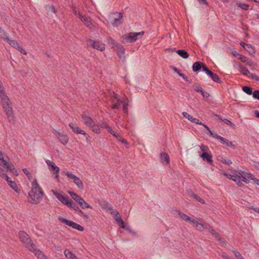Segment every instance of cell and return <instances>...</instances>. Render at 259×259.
<instances>
[{
    "instance_id": "obj_24",
    "label": "cell",
    "mask_w": 259,
    "mask_h": 259,
    "mask_svg": "<svg viewBox=\"0 0 259 259\" xmlns=\"http://www.w3.org/2000/svg\"><path fill=\"white\" fill-rule=\"evenodd\" d=\"M208 229H209V230L210 231V232L212 233V234L213 235L214 237H215V238H216L218 241H219L220 243H221V244H222V245H226V241H225V240H224L223 238H222L220 236V235L215 230H214V229H213L211 227H210V226H209V227H208Z\"/></svg>"
},
{
    "instance_id": "obj_39",
    "label": "cell",
    "mask_w": 259,
    "mask_h": 259,
    "mask_svg": "<svg viewBox=\"0 0 259 259\" xmlns=\"http://www.w3.org/2000/svg\"><path fill=\"white\" fill-rule=\"evenodd\" d=\"M218 117L221 120H222L224 123L228 125V126H230L231 127L234 128V125L232 123V122H230V120H227V119H224L223 117H221V116H218Z\"/></svg>"
},
{
    "instance_id": "obj_32",
    "label": "cell",
    "mask_w": 259,
    "mask_h": 259,
    "mask_svg": "<svg viewBox=\"0 0 259 259\" xmlns=\"http://www.w3.org/2000/svg\"><path fill=\"white\" fill-rule=\"evenodd\" d=\"M160 159L163 163L165 165H169L170 163V157L167 153L163 152L160 154Z\"/></svg>"
},
{
    "instance_id": "obj_49",
    "label": "cell",
    "mask_w": 259,
    "mask_h": 259,
    "mask_svg": "<svg viewBox=\"0 0 259 259\" xmlns=\"http://www.w3.org/2000/svg\"><path fill=\"white\" fill-rule=\"evenodd\" d=\"M253 97L255 99L259 100V91H255V92H253Z\"/></svg>"
},
{
    "instance_id": "obj_12",
    "label": "cell",
    "mask_w": 259,
    "mask_h": 259,
    "mask_svg": "<svg viewBox=\"0 0 259 259\" xmlns=\"http://www.w3.org/2000/svg\"><path fill=\"white\" fill-rule=\"evenodd\" d=\"M69 193L70 196L77 202L81 208L84 209H91L92 207L84 200L81 197L78 195L77 193L73 191H69Z\"/></svg>"
},
{
    "instance_id": "obj_48",
    "label": "cell",
    "mask_w": 259,
    "mask_h": 259,
    "mask_svg": "<svg viewBox=\"0 0 259 259\" xmlns=\"http://www.w3.org/2000/svg\"><path fill=\"white\" fill-rule=\"evenodd\" d=\"M123 108L124 112H125V113H128V103L127 102H125L124 103Z\"/></svg>"
},
{
    "instance_id": "obj_37",
    "label": "cell",
    "mask_w": 259,
    "mask_h": 259,
    "mask_svg": "<svg viewBox=\"0 0 259 259\" xmlns=\"http://www.w3.org/2000/svg\"><path fill=\"white\" fill-rule=\"evenodd\" d=\"M239 70H240V72L241 73H243L244 75H247V76H251V74L252 73H251L249 71L248 69H246L245 67H243V66H241L240 65V67H239Z\"/></svg>"
},
{
    "instance_id": "obj_44",
    "label": "cell",
    "mask_w": 259,
    "mask_h": 259,
    "mask_svg": "<svg viewBox=\"0 0 259 259\" xmlns=\"http://www.w3.org/2000/svg\"><path fill=\"white\" fill-rule=\"evenodd\" d=\"M237 6L238 7L241 8L243 10H248L249 8V6L248 5L245 4H243V3H237Z\"/></svg>"
},
{
    "instance_id": "obj_50",
    "label": "cell",
    "mask_w": 259,
    "mask_h": 259,
    "mask_svg": "<svg viewBox=\"0 0 259 259\" xmlns=\"http://www.w3.org/2000/svg\"><path fill=\"white\" fill-rule=\"evenodd\" d=\"M202 4L208 5V3L206 0H198Z\"/></svg>"
},
{
    "instance_id": "obj_1",
    "label": "cell",
    "mask_w": 259,
    "mask_h": 259,
    "mask_svg": "<svg viewBox=\"0 0 259 259\" xmlns=\"http://www.w3.org/2000/svg\"><path fill=\"white\" fill-rule=\"evenodd\" d=\"M0 99L1 102L2 106L3 107L8 120L10 123H13L15 122L14 113L13 112V108L11 102L6 94L4 86L1 80H0Z\"/></svg>"
},
{
    "instance_id": "obj_2",
    "label": "cell",
    "mask_w": 259,
    "mask_h": 259,
    "mask_svg": "<svg viewBox=\"0 0 259 259\" xmlns=\"http://www.w3.org/2000/svg\"><path fill=\"white\" fill-rule=\"evenodd\" d=\"M44 198V192L36 179L32 181V188L28 193V201L33 205L40 203Z\"/></svg>"
},
{
    "instance_id": "obj_19",
    "label": "cell",
    "mask_w": 259,
    "mask_h": 259,
    "mask_svg": "<svg viewBox=\"0 0 259 259\" xmlns=\"http://www.w3.org/2000/svg\"><path fill=\"white\" fill-rule=\"evenodd\" d=\"M210 135L212 137H213L216 138L221 143H222L223 144L225 145L226 146L231 148H233V149H234V145L230 141L228 140L227 139H225V138L223 137H221V136H219V135L213 133H212Z\"/></svg>"
},
{
    "instance_id": "obj_29",
    "label": "cell",
    "mask_w": 259,
    "mask_h": 259,
    "mask_svg": "<svg viewBox=\"0 0 259 259\" xmlns=\"http://www.w3.org/2000/svg\"><path fill=\"white\" fill-rule=\"evenodd\" d=\"M202 151H203V153H202L201 155L202 159H203V160L206 161V162L211 163L213 162V159H212V156L209 153V151H206V150H205L204 149L202 148Z\"/></svg>"
},
{
    "instance_id": "obj_20",
    "label": "cell",
    "mask_w": 259,
    "mask_h": 259,
    "mask_svg": "<svg viewBox=\"0 0 259 259\" xmlns=\"http://www.w3.org/2000/svg\"><path fill=\"white\" fill-rule=\"evenodd\" d=\"M52 130H53V133L56 135V137L58 138L59 140L60 141V142L62 144L65 145L67 144V143L69 142V137L66 135L60 133V132L56 130L55 129H53Z\"/></svg>"
},
{
    "instance_id": "obj_25",
    "label": "cell",
    "mask_w": 259,
    "mask_h": 259,
    "mask_svg": "<svg viewBox=\"0 0 259 259\" xmlns=\"http://www.w3.org/2000/svg\"><path fill=\"white\" fill-rule=\"evenodd\" d=\"M69 126L74 133L76 134L83 135L84 136H86V137H88L87 134L84 131L80 129V128H79V127L71 123L69 124Z\"/></svg>"
},
{
    "instance_id": "obj_31",
    "label": "cell",
    "mask_w": 259,
    "mask_h": 259,
    "mask_svg": "<svg viewBox=\"0 0 259 259\" xmlns=\"http://www.w3.org/2000/svg\"><path fill=\"white\" fill-rule=\"evenodd\" d=\"M36 258L38 259H48V257L46 256V255H45L44 253H43L42 251H41L40 249H37L33 252Z\"/></svg>"
},
{
    "instance_id": "obj_38",
    "label": "cell",
    "mask_w": 259,
    "mask_h": 259,
    "mask_svg": "<svg viewBox=\"0 0 259 259\" xmlns=\"http://www.w3.org/2000/svg\"><path fill=\"white\" fill-rule=\"evenodd\" d=\"M235 175H236V177L239 180H241L242 182H245V183H249V181L248 180V179H246L245 177L242 176L241 174L238 173V174H236Z\"/></svg>"
},
{
    "instance_id": "obj_28",
    "label": "cell",
    "mask_w": 259,
    "mask_h": 259,
    "mask_svg": "<svg viewBox=\"0 0 259 259\" xmlns=\"http://www.w3.org/2000/svg\"><path fill=\"white\" fill-rule=\"evenodd\" d=\"M239 173L241 174L242 176H244L245 177L247 178L248 179L252 180L253 181V182H255V184H256L258 186H259V180L258 179H257L256 178H255L253 175L249 173H246V172H244V171H239L238 172Z\"/></svg>"
},
{
    "instance_id": "obj_26",
    "label": "cell",
    "mask_w": 259,
    "mask_h": 259,
    "mask_svg": "<svg viewBox=\"0 0 259 259\" xmlns=\"http://www.w3.org/2000/svg\"><path fill=\"white\" fill-rule=\"evenodd\" d=\"M240 45L250 54L252 55H254L255 54L256 50L253 46H252L251 45L247 44L243 42H241Z\"/></svg>"
},
{
    "instance_id": "obj_46",
    "label": "cell",
    "mask_w": 259,
    "mask_h": 259,
    "mask_svg": "<svg viewBox=\"0 0 259 259\" xmlns=\"http://www.w3.org/2000/svg\"><path fill=\"white\" fill-rule=\"evenodd\" d=\"M220 159L223 163H226V164H227V165H230L232 163L230 160H229V159H227V158L222 157V158H220Z\"/></svg>"
},
{
    "instance_id": "obj_7",
    "label": "cell",
    "mask_w": 259,
    "mask_h": 259,
    "mask_svg": "<svg viewBox=\"0 0 259 259\" xmlns=\"http://www.w3.org/2000/svg\"><path fill=\"white\" fill-rule=\"evenodd\" d=\"M82 120L84 124L92 130V132L98 134L100 133V129L99 128V126H98L97 124L91 117L85 115H83Z\"/></svg>"
},
{
    "instance_id": "obj_21",
    "label": "cell",
    "mask_w": 259,
    "mask_h": 259,
    "mask_svg": "<svg viewBox=\"0 0 259 259\" xmlns=\"http://www.w3.org/2000/svg\"><path fill=\"white\" fill-rule=\"evenodd\" d=\"M232 54L236 58L238 59L239 60H241V61L243 62L244 63H246L249 65H253V61L252 60L249 58L245 57V56H243L239 54L238 53H237L236 52L233 51L231 52Z\"/></svg>"
},
{
    "instance_id": "obj_11",
    "label": "cell",
    "mask_w": 259,
    "mask_h": 259,
    "mask_svg": "<svg viewBox=\"0 0 259 259\" xmlns=\"http://www.w3.org/2000/svg\"><path fill=\"white\" fill-rule=\"evenodd\" d=\"M123 18V14L119 12L112 13L109 16V21L114 27H117L120 26L122 22Z\"/></svg>"
},
{
    "instance_id": "obj_52",
    "label": "cell",
    "mask_w": 259,
    "mask_h": 259,
    "mask_svg": "<svg viewBox=\"0 0 259 259\" xmlns=\"http://www.w3.org/2000/svg\"><path fill=\"white\" fill-rule=\"evenodd\" d=\"M251 1L254 2L255 3H258V4H259V0H251Z\"/></svg>"
},
{
    "instance_id": "obj_6",
    "label": "cell",
    "mask_w": 259,
    "mask_h": 259,
    "mask_svg": "<svg viewBox=\"0 0 259 259\" xmlns=\"http://www.w3.org/2000/svg\"><path fill=\"white\" fill-rule=\"evenodd\" d=\"M52 191L53 192L55 196L62 204L65 205V206H69V208L73 209L74 210H76V211L80 212V213H82L83 215L84 214L83 212H82V210H80V209L78 208V206L75 203H73V201L69 199V198H67L66 196H64L63 195L60 194V193H59L58 192L56 191L52 190Z\"/></svg>"
},
{
    "instance_id": "obj_16",
    "label": "cell",
    "mask_w": 259,
    "mask_h": 259,
    "mask_svg": "<svg viewBox=\"0 0 259 259\" xmlns=\"http://www.w3.org/2000/svg\"><path fill=\"white\" fill-rule=\"evenodd\" d=\"M176 212H177L179 216L182 219H183L184 220L186 221L187 222L193 224L194 225H196L197 226H201L202 228H205V227H206V226L205 224L201 223L198 222V221L192 219L189 216H188L187 215H186L185 214L180 212V210H177Z\"/></svg>"
},
{
    "instance_id": "obj_41",
    "label": "cell",
    "mask_w": 259,
    "mask_h": 259,
    "mask_svg": "<svg viewBox=\"0 0 259 259\" xmlns=\"http://www.w3.org/2000/svg\"><path fill=\"white\" fill-rule=\"evenodd\" d=\"M202 69V65L199 62H195L193 65V70L194 72H198Z\"/></svg>"
},
{
    "instance_id": "obj_51",
    "label": "cell",
    "mask_w": 259,
    "mask_h": 259,
    "mask_svg": "<svg viewBox=\"0 0 259 259\" xmlns=\"http://www.w3.org/2000/svg\"><path fill=\"white\" fill-rule=\"evenodd\" d=\"M255 116H256L257 117H259V112H258V110H256V111L255 112Z\"/></svg>"
},
{
    "instance_id": "obj_47",
    "label": "cell",
    "mask_w": 259,
    "mask_h": 259,
    "mask_svg": "<svg viewBox=\"0 0 259 259\" xmlns=\"http://www.w3.org/2000/svg\"><path fill=\"white\" fill-rule=\"evenodd\" d=\"M233 253L235 256L236 257V258H237L238 259H243V258H244L243 257L241 256V253H239V252L236 251V250H234V251H233Z\"/></svg>"
},
{
    "instance_id": "obj_27",
    "label": "cell",
    "mask_w": 259,
    "mask_h": 259,
    "mask_svg": "<svg viewBox=\"0 0 259 259\" xmlns=\"http://www.w3.org/2000/svg\"><path fill=\"white\" fill-rule=\"evenodd\" d=\"M92 45L95 49L99 51H103L105 49V45L103 43L99 41H94L92 43Z\"/></svg>"
},
{
    "instance_id": "obj_13",
    "label": "cell",
    "mask_w": 259,
    "mask_h": 259,
    "mask_svg": "<svg viewBox=\"0 0 259 259\" xmlns=\"http://www.w3.org/2000/svg\"><path fill=\"white\" fill-rule=\"evenodd\" d=\"M109 43H110V44L112 45V47L115 49V51L117 53V54L118 55L119 57L121 59H124L125 58V49H124V48L121 45L117 43L116 41H115L112 39H111L109 41Z\"/></svg>"
},
{
    "instance_id": "obj_42",
    "label": "cell",
    "mask_w": 259,
    "mask_h": 259,
    "mask_svg": "<svg viewBox=\"0 0 259 259\" xmlns=\"http://www.w3.org/2000/svg\"><path fill=\"white\" fill-rule=\"evenodd\" d=\"M22 171H23V173H25L26 176L27 177V178H28L29 180L30 181H32V180L33 179V176H32V175L31 174L30 172H29V171L27 170L26 169H22Z\"/></svg>"
},
{
    "instance_id": "obj_36",
    "label": "cell",
    "mask_w": 259,
    "mask_h": 259,
    "mask_svg": "<svg viewBox=\"0 0 259 259\" xmlns=\"http://www.w3.org/2000/svg\"><path fill=\"white\" fill-rule=\"evenodd\" d=\"M177 53L179 55V56H181V57L183 58L186 59L189 57V54L185 51L180 50H178L177 51Z\"/></svg>"
},
{
    "instance_id": "obj_4",
    "label": "cell",
    "mask_w": 259,
    "mask_h": 259,
    "mask_svg": "<svg viewBox=\"0 0 259 259\" xmlns=\"http://www.w3.org/2000/svg\"><path fill=\"white\" fill-rule=\"evenodd\" d=\"M18 237L23 246L27 250L33 253L37 249L36 245H34L31 237L25 231H19L18 232Z\"/></svg>"
},
{
    "instance_id": "obj_34",
    "label": "cell",
    "mask_w": 259,
    "mask_h": 259,
    "mask_svg": "<svg viewBox=\"0 0 259 259\" xmlns=\"http://www.w3.org/2000/svg\"><path fill=\"white\" fill-rule=\"evenodd\" d=\"M172 69L176 72V73H177L178 75H179V76H180L181 77H182L186 82H190V80H189V79L187 77L185 76L184 73H182L180 70H179V69H176V67H172Z\"/></svg>"
},
{
    "instance_id": "obj_22",
    "label": "cell",
    "mask_w": 259,
    "mask_h": 259,
    "mask_svg": "<svg viewBox=\"0 0 259 259\" xmlns=\"http://www.w3.org/2000/svg\"><path fill=\"white\" fill-rule=\"evenodd\" d=\"M202 66L203 69L205 70V72H206V73H208L209 76H210V77L212 78V80L214 81V82H216L218 83H221V80L219 78V77H218L216 74L213 73V72H211L210 70H209V69L205 66L203 64H202Z\"/></svg>"
},
{
    "instance_id": "obj_14",
    "label": "cell",
    "mask_w": 259,
    "mask_h": 259,
    "mask_svg": "<svg viewBox=\"0 0 259 259\" xmlns=\"http://www.w3.org/2000/svg\"><path fill=\"white\" fill-rule=\"evenodd\" d=\"M144 33V32L140 33H130L123 36L124 40L128 43H133L138 39L141 37Z\"/></svg>"
},
{
    "instance_id": "obj_18",
    "label": "cell",
    "mask_w": 259,
    "mask_h": 259,
    "mask_svg": "<svg viewBox=\"0 0 259 259\" xmlns=\"http://www.w3.org/2000/svg\"><path fill=\"white\" fill-rule=\"evenodd\" d=\"M102 126L104 127V128L107 130L108 131L109 133H110L114 137L116 138V139L120 141V142H122V143H124V144H125L127 145L128 144V143L127 141L125 140V139L123 138L122 137H120V135H119L118 134L116 133V132H115L114 131L112 130V129L111 128L109 127V126H108L107 124L105 123H103L102 124Z\"/></svg>"
},
{
    "instance_id": "obj_5",
    "label": "cell",
    "mask_w": 259,
    "mask_h": 259,
    "mask_svg": "<svg viewBox=\"0 0 259 259\" xmlns=\"http://www.w3.org/2000/svg\"><path fill=\"white\" fill-rule=\"evenodd\" d=\"M0 34L1 35L3 39L8 44L10 45V46H12V47L20 52V53L24 55H27V52L25 50V49H23V48L22 47V46L17 41L14 40L13 39H12L11 37H9L7 33H6V32H5L4 30H3V29L1 27H0Z\"/></svg>"
},
{
    "instance_id": "obj_30",
    "label": "cell",
    "mask_w": 259,
    "mask_h": 259,
    "mask_svg": "<svg viewBox=\"0 0 259 259\" xmlns=\"http://www.w3.org/2000/svg\"><path fill=\"white\" fill-rule=\"evenodd\" d=\"M224 175H225L226 177L228 179H230V180L232 181H233L236 184L240 186V187L243 186V184H242V183L241 182V181L239 180V179H238L236 177V176H233V175L225 173H224Z\"/></svg>"
},
{
    "instance_id": "obj_33",
    "label": "cell",
    "mask_w": 259,
    "mask_h": 259,
    "mask_svg": "<svg viewBox=\"0 0 259 259\" xmlns=\"http://www.w3.org/2000/svg\"><path fill=\"white\" fill-rule=\"evenodd\" d=\"M79 16L80 18V19L82 20V22H83L84 23V25H86V26L87 27H89L90 29H92L93 28V26L92 25V23L89 21V19L87 18H86L85 16H84L82 15H80V13H79Z\"/></svg>"
},
{
    "instance_id": "obj_43",
    "label": "cell",
    "mask_w": 259,
    "mask_h": 259,
    "mask_svg": "<svg viewBox=\"0 0 259 259\" xmlns=\"http://www.w3.org/2000/svg\"><path fill=\"white\" fill-rule=\"evenodd\" d=\"M191 196H192V198H194L195 200H196V201L199 202L200 203H202V204H205L206 203L205 201L203 199H202V198H200L199 196H198V195H196L195 194L192 193L191 194Z\"/></svg>"
},
{
    "instance_id": "obj_10",
    "label": "cell",
    "mask_w": 259,
    "mask_h": 259,
    "mask_svg": "<svg viewBox=\"0 0 259 259\" xmlns=\"http://www.w3.org/2000/svg\"><path fill=\"white\" fill-rule=\"evenodd\" d=\"M46 164L47 165L49 169V171L50 172L51 174L53 177L55 178L56 180H59V172H60V169L57 166V165L52 162L50 160L45 159Z\"/></svg>"
},
{
    "instance_id": "obj_35",
    "label": "cell",
    "mask_w": 259,
    "mask_h": 259,
    "mask_svg": "<svg viewBox=\"0 0 259 259\" xmlns=\"http://www.w3.org/2000/svg\"><path fill=\"white\" fill-rule=\"evenodd\" d=\"M64 253H65V257L67 259H77V257L76 256L74 253H73L72 252H70V251H69L68 249H65V252H64Z\"/></svg>"
},
{
    "instance_id": "obj_17",
    "label": "cell",
    "mask_w": 259,
    "mask_h": 259,
    "mask_svg": "<svg viewBox=\"0 0 259 259\" xmlns=\"http://www.w3.org/2000/svg\"><path fill=\"white\" fill-rule=\"evenodd\" d=\"M65 174L67 176V177L73 180L75 184L78 187L79 189H83L84 188L83 184L82 183V181L77 176L74 175L71 172H65Z\"/></svg>"
},
{
    "instance_id": "obj_8",
    "label": "cell",
    "mask_w": 259,
    "mask_h": 259,
    "mask_svg": "<svg viewBox=\"0 0 259 259\" xmlns=\"http://www.w3.org/2000/svg\"><path fill=\"white\" fill-rule=\"evenodd\" d=\"M0 166L4 167L7 169V170L11 172L15 176H18L19 175L18 172L17 171V169L15 167L14 165L11 163L8 158H7L6 156L2 159H0Z\"/></svg>"
},
{
    "instance_id": "obj_3",
    "label": "cell",
    "mask_w": 259,
    "mask_h": 259,
    "mask_svg": "<svg viewBox=\"0 0 259 259\" xmlns=\"http://www.w3.org/2000/svg\"><path fill=\"white\" fill-rule=\"evenodd\" d=\"M100 203L101 206L105 210H106L107 211H108L112 215V216L115 218V220L117 222V224L120 228H125L126 227V223L123 220L122 217L116 210L113 209V207L110 204H109L108 202H105V201H100Z\"/></svg>"
},
{
    "instance_id": "obj_15",
    "label": "cell",
    "mask_w": 259,
    "mask_h": 259,
    "mask_svg": "<svg viewBox=\"0 0 259 259\" xmlns=\"http://www.w3.org/2000/svg\"><path fill=\"white\" fill-rule=\"evenodd\" d=\"M58 220L60 221V222L65 224V225L73 228V229H76V230L80 231H83L84 230V228L82 226H80L78 224L76 223V222H73L72 221L69 220H67L65 218L61 217H58Z\"/></svg>"
},
{
    "instance_id": "obj_23",
    "label": "cell",
    "mask_w": 259,
    "mask_h": 259,
    "mask_svg": "<svg viewBox=\"0 0 259 259\" xmlns=\"http://www.w3.org/2000/svg\"><path fill=\"white\" fill-rule=\"evenodd\" d=\"M182 115L184 116L186 119H187L189 121H190L192 123L196 124V125H200V126H205V124H203L202 122L200 120H198V119L195 118L193 116H191L190 115L188 114V113H186L185 112H183L182 113Z\"/></svg>"
},
{
    "instance_id": "obj_45",
    "label": "cell",
    "mask_w": 259,
    "mask_h": 259,
    "mask_svg": "<svg viewBox=\"0 0 259 259\" xmlns=\"http://www.w3.org/2000/svg\"><path fill=\"white\" fill-rule=\"evenodd\" d=\"M242 90L245 93H246L247 94L249 95H252V89L251 88L249 87H243L242 88Z\"/></svg>"
},
{
    "instance_id": "obj_40",
    "label": "cell",
    "mask_w": 259,
    "mask_h": 259,
    "mask_svg": "<svg viewBox=\"0 0 259 259\" xmlns=\"http://www.w3.org/2000/svg\"><path fill=\"white\" fill-rule=\"evenodd\" d=\"M195 90L196 92H198V93L201 94L202 95V96H203L204 97H208V96H209V95L208 94V93L205 92L203 90H202L199 87L195 88Z\"/></svg>"
},
{
    "instance_id": "obj_9",
    "label": "cell",
    "mask_w": 259,
    "mask_h": 259,
    "mask_svg": "<svg viewBox=\"0 0 259 259\" xmlns=\"http://www.w3.org/2000/svg\"><path fill=\"white\" fill-rule=\"evenodd\" d=\"M0 176L4 180L6 181V182H7V183L8 184L9 186H10V187L12 189H13L14 190L15 192L18 193V194H20V189L17 186V184L13 181L8 176L6 172H5L4 170L1 167H0Z\"/></svg>"
}]
</instances>
